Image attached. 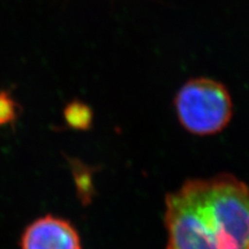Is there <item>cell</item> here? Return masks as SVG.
Segmentation results:
<instances>
[{
  "label": "cell",
  "instance_id": "obj_1",
  "mask_svg": "<svg viewBox=\"0 0 249 249\" xmlns=\"http://www.w3.org/2000/svg\"><path fill=\"white\" fill-rule=\"evenodd\" d=\"M167 249H249V187L231 175L190 180L166 197Z\"/></svg>",
  "mask_w": 249,
  "mask_h": 249
},
{
  "label": "cell",
  "instance_id": "obj_2",
  "mask_svg": "<svg viewBox=\"0 0 249 249\" xmlns=\"http://www.w3.org/2000/svg\"><path fill=\"white\" fill-rule=\"evenodd\" d=\"M175 106L185 130L199 136L222 131L232 116V102L227 88L205 77L187 81L177 93Z\"/></svg>",
  "mask_w": 249,
  "mask_h": 249
},
{
  "label": "cell",
  "instance_id": "obj_3",
  "mask_svg": "<svg viewBox=\"0 0 249 249\" xmlns=\"http://www.w3.org/2000/svg\"><path fill=\"white\" fill-rule=\"evenodd\" d=\"M20 249H82V245L71 221L49 214L27 225L20 239Z\"/></svg>",
  "mask_w": 249,
  "mask_h": 249
},
{
  "label": "cell",
  "instance_id": "obj_4",
  "mask_svg": "<svg viewBox=\"0 0 249 249\" xmlns=\"http://www.w3.org/2000/svg\"><path fill=\"white\" fill-rule=\"evenodd\" d=\"M71 168L78 197L80 198L83 205H88L91 201L95 194V187H93V175L98 168L88 165L81 160L72 157H66Z\"/></svg>",
  "mask_w": 249,
  "mask_h": 249
},
{
  "label": "cell",
  "instance_id": "obj_5",
  "mask_svg": "<svg viewBox=\"0 0 249 249\" xmlns=\"http://www.w3.org/2000/svg\"><path fill=\"white\" fill-rule=\"evenodd\" d=\"M64 120L67 127L76 131H89L92 128L93 111L92 108L81 100L74 99L65 108Z\"/></svg>",
  "mask_w": 249,
  "mask_h": 249
},
{
  "label": "cell",
  "instance_id": "obj_6",
  "mask_svg": "<svg viewBox=\"0 0 249 249\" xmlns=\"http://www.w3.org/2000/svg\"><path fill=\"white\" fill-rule=\"evenodd\" d=\"M22 111V106L13 98L10 90H0V127L15 126Z\"/></svg>",
  "mask_w": 249,
  "mask_h": 249
}]
</instances>
